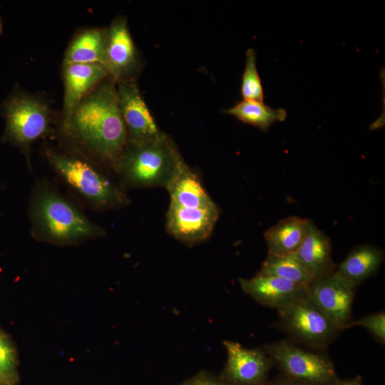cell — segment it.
<instances>
[{
	"mask_svg": "<svg viewBox=\"0 0 385 385\" xmlns=\"http://www.w3.org/2000/svg\"><path fill=\"white\" fill-rule=\"evenodd\" d=\"M384 258L381 249L369 244L359 245L349 252L335 272L356 288L378 272Z\"/></svg>",
	"mask_w": 385,
	"mask_h": 385,
	"instance_id": "2e32d148",
	"label": "cell"
},
{
	"mask_svg": "<svg viewBox=\"0 0 385 385\" xmlns=\"http://www.w3.org/2000/svg\"><path fill=\"white\" fill-rule=\"evenodd\" d=\"M48 158L64 180L95 207L111 208L126 202L122 191L88 163L53 153Z\"/></svg>",
	"mask_w": 385,
	"mask_h": 385,
	"instance_id": "5b68a950",
	"label": "cell"
},
{
	"mask_svg": "<svg viewBox=\"0 0 385 385\" xmlns=\"http://www.w3.org/2000/svg\"><path fill=\"white\" fill-rule=\"evenodd\" d=\"M355 289L334 271L313 279L306 287V298L342 331L352 320Z\"/></svg>",
	"mask_w": 385,
	"mask_h": 385,
	"instance_id": "ba28073f",
	"label": "cell"
},
{
	"mask_svg": "<svg viewBox=\"0 0 385 385\" xmlns=\"http://www.w3.org/2000/svg\"><path fill=\"white\" fill-rule=\"evenodd\" d=\"M227 360L221 378L231 385H258L265 381L272 361L264 348L249 349L224 341Z\"/></svg>",
	"mask_w": 385,
	"mask_h": 385,
	"instance_id": "30bf717a",
	"label": "cell"
},
{
	"mask_svg": "<svg viewBox=\"0 0 385 385\" xmlns=\"http://www.w3.org/2000/svg\"><path fill=\"white\" fill-rule=\"evenodd\" d=\"M2 33H3V24L1 21V19L0 17V34H2Z\"/></svg>",
	"mask_w": 385,
	"mask_h": 385,
	"instance_id": "83f0119b",
	"label": "cell"
},
{
	"mask_svg": "<svg viewBox=\"0 0 385 385\" xmlns=\"http://www.w3.org/2000/svg\"><path fill=\"white\" fill-rule=\"evenodd\" d=\"M6 136L26 147L49 130V112L45 104L31 96L15 95L5 104Z\"/></svg>",
	"mask_w": 385,
	"mask_h": 385,
	"instance_id": "52a82bcc",
	"label": "cell"
},
{
	"mask_svg": "<svg viewBox=\"0 0 385 385\" xmlns=\"http://www.w3.org/2000/svg\"><path fill=\"white\" fill-rule=\"evenodd\" d=\"M184 163L173 141L163 133L142 143L127 142L113 165L131 186L166 188Z\"/></svg>",
	"mask_w": 385,
	"mask_h": 385,
	"instance_id": "7a4b0ae2",
	"label": "cell"
},
{
	"mask_svg": "<svg viewBox=\"0 0 385 385\" xmlns=\"http://www.w3.org/2000/svg\"><path fill=\"white\" fill-rule=\"evenodd\" d=\"M245 293L261 304L277 309L306 298V287L278 277L260 272L249 279L239 278Z\"/></svg>",
	"mask_w": 385,
	"mask_h": 385,
	"instance_id": "4fadbf2b",
	"label": "cell"
},
{
	"mask_svg": "<svg viewBox=\"0 0 385 385\" xmlns=\"http://www.w3.org/2000/svg\"><path fill=\"white\" fill-rule=\"evenodd\" d=\"M263 348L272 364L297 381L305 385H333L338 380L332 361L319 351L285 339Z\"/></svg>",
	"mask_w": 385,
	"mask_h": 385,
	"instance_id": "277c9868",
	"label": "cell"
},
{
	"mask_svg": "<svg viewBox=\"0 0 385 385\" xmlns=\"http://www.w3.org/2000/svg\"><path fill=\"white\" fill-rule=\"evenodd\" d=\"M180 385H231L220 376L217 377L207 371H200Z\"/></svg>",
	"mask_w": 385,
	"mask_h": 385,
	"instance_id": "d4e9b609",
	"label": "cell"
},
{
	"mask_svg": "<svg viewBox=\"0 0 385 385\" xmlns=\"http://www.w3.org/2000/svg\"><path fill=\"white\" fill-rule=\"evenodd\" d=\"M362 379L360 376L346 380H337L333 385H361Z\"/></svg>",
	"mask_w": 385,
	"mask_h": 385,
	"instance_id": "484cf974",
	"label": "cell"
},
{
	"mask_svg": "<svg viewBox=\"0 0 385 385\" xmlns=\"http://www.w3.org/2000/svg\"><path fill=\"white\" fill-rule=\"evenodd\" d=\"M258 272L285 279L304 287L314 279L294 255L288 256L267 255Z\"/></svg>",
	"mask_w": 385,
	"mask_h": 385,
	"instance_id": "44dd1931",
	"label": "cell"
},
{
	"mask_svg": "<svg viewBox=\"0 0 385 385\" xmlns=\"http://www.w3.org/2000/svg\"><path fill=\"white\" fill-rule=\"evenodd\" d=\"M0 385H6V384L0 382Z\"/></svg>",
	"mask_w": 385,
	"mask_h": 385,
	"instance_id": "f546056e",
	"label": "cell"
},
{
	"mask_svg": "<svg viewBox=\"0 0 385 385\" xmlns=\"http://www.w3.org/2000/svg\"><path fill=\"white\" fill-rule=\"evenodd\" d=\"M310 221L298 216H290L268 229L264 234L268 248L267 255H294L305 237Z\"/></svg>",
	"mask_w": 385,
	"mask_h": 385,
	"instance_id": "e0dca14e",
	"label": "cell"
},
{
	"mask_svg": "<svg viewBox=\"0 0 385 385\" xmlns=\"http://www.w3.org/2000/svg\"><path fill=\"white\" fill-rule=\"evenodd\" d=\"M277 311L279 327L289 336L292 342L310 349H324L340 332L307 298Z\"/></svg>",
	"mask_w": 385,
	"mask_h": 385,
	"instance_id": "8992f818",
	"label": "cell"
},
{
	"mask_svg": "<svg viewBox=\"0 0 385 385\" xmlns=\"http://www.w3.org/2000/svg\"><path fill=\"white\" fill-rule=\"evenodd\" d=\"M18 356L14 342L0 327V382L16 385L19 379Z\"/></svg>",
	"mask_w": 385,
	"mask_h": 385,
	"instance_id": "7402d4cb",
	"label": "cell"
},
{
	"mask_svg": "<svg viewBox=\"0 0 385 385\" xmlns=\"http://www.w3.org/2000/svg\"><path fill=\"white\" fill-rule=\"evenodd\" d=\"M170 203L184 207H207L215 205L197 175L184 163L166 188Z\"/></svg>",
	"mask_w": 385,
	"mask_h": 385,
	"instance_id": "ac0fdd59",
	"label": "cell"
},
{
	"mask_svg": "<svg viewBox=\"0 0 385 385\" xmlns=\"http://www.w3.org/2000/svg\"><path fill=\"white\" fill-rule=\"evenodd\" d=\"M65 126L96 155L114 163L128 142L114 83L105 82L86 95L65 120Z\"/></svg>",
	"mask_w": 385,
	"mask_h": 385,
	"instance_id": "6da1fadb",
	"label": "cell"
},
{
	"mask_svg": "<svg viewBox=\"0 0 385 385\" xmlns=\"http://www.w3.org/2000/svg\"><path fill=\"white\" fill-rule=\"evenodd\" d=\"M258 385H270V384H268L265 381V382H263V383H262L260 384H258Z\"/></svg>",
	"mask_w": 385,
	"mask_h": 385,
	"instance_id": "f1b7e54d",
	"label": "cell"
},
{
	"mask_svg": "<svg viewBox=\"0 0 385 385\" xmlns=\"http://www.w3.org/2000/svg\"><path fill=\"white\" fill-rule=\"evenodd\" d=\"M33 230L36 236L56 244H71L105 235V230L85 217L57 192L38 191L31 207Z\"/></svg>",
	"mask_w": 385,
	"mask_h": 385,
	"instance_id": "3957f363",
	"label": "cell"
},
{
	"mask_svg": "<svg viewBox=\"0 0 385 385\" xmlns=\"http://www.w3.org/2000/svg\"><path fill=\"white\" fill-rule=\"evenodd\" d=\"M354 326L366 328L381 344L384 345L385 313L384 311L364 316L355 321L351 320L346 329Z\"/></svg>",
	"mask_w": 385,
	"mask_h": 385,
	"instance_id": "cb8c5ba5",
	"label": "cell"
},
{
	"mask_svg": "<svg viewBox=\"0 0 385 385\" xmlns=\"http://www.w3.org/2000/svg\"><path fill=\"white\" fill-rule=\"evenodd\" d=\"M240 91L244 100L263 102L264 92L257 68L256 53L252 48L246 52Z\"/></svg>",
	"mask_w": 385,
	"mask_h": 385,
	"instance_id": "603a6c76",
	"label": "cell"
},
{
	"mask_svg": "<svg viewBox=\"0 0 385 385\" xmlns=\"http://www.w3.org/2000/svg\"><path fill=\"white\" fill-rule=\"evenodd\" d=\"M220 211L216 204L207 207H184L169 205L166 214V230L175 239L196 244L211 235Z\"/></svg>",
	"mask_w": 385,
	"mask_h": 385,
	"instance_id": "8fae6325",
	"label": "cell"
},
{
	"mask_svg": "<svg viewBox=\"0 0 385 385\" xmlns=\"http://www.w3.org/2000/svg\"><path fill=\"white\" fill-rule=\"evenodd\" d=\"M274 385H305L289 377L278 379Z\"/></svg>",
	"mask_w": 385,
	"mask_h": 385,
	"instance_id": "4316f807",
	"label": "cell"
},
{
	"mask_svg": "<svg viewBox=\"0 0 385 385\" xmlns=\"http://www.w3.org/2000/svg\"><path fill=\"white\" fill-rule=\"evenodd\" d=\"M104 66L116 83L132 79L138 68L135 46L123 18L114 20L107 30Z\"/></svg>",
	"mask_w": 385,
	"mask_h": 385,
	"instance_id": "7c38bea8",
	"label": "cell"
},
{
	"mask_svg": "<svg viewBox=\"0 0 385 385\" xmlns=\"http://www.w3.org/2000/svg\"><path fill=\"white\" fill-rule=\"evenodd\" d=\"M225 113L235 116L244 123L267 131L276 122L286 119L287 111L283 108L274 109L263 102L242 100Z\"/></svg>",
	"mask_w": 385,
	"mask_h": 385,
	"instance_id": "ffe728a7",
	"label": "cell"
},
{
	"mask_svg": "<svg viewBox=\"0 0 385 385\" xmlns=\"http://www.w3.org/2000/svg\"><path fill=\"white\" fill-rule=\"evenodd\" d=\"M107 76L108 73L101 63H75L64 66L65 120L87 95V92Z\"/></svg>",
	"mask_w": 385,
	"mask_h": 385,
	"instance_id": "9a60e30c",
	"label": "cell"
},
{
	"mask_svg": "<svg viewBox=\"0 0 385 385\" xmlns=\"http://www.w3.org/2000/svg\"><path fill=\"white\" fill-rule=\"evenodd\" d=\"M117 84L118 106L127 130L128 142L142 143L160 136L163 133L157 125L135 81L128 79Z\"/></svg>",
	"mask_w": 385,
	"mask_h": 385,
	"instance_id": "9c48e42d",
	"label": "cell"
},
{
	"mask_svg": "<svg viewBox=\"0 0 385 385\" xmlns=\"http://www.w3.org/2000/svg\"><path fill=\"white\" fill-rule=\"evenodd\" d=\"M294 256L314 279L329 274L337 268L330 238L312 220Z\"/></svg>",
	"mask_w": 385,
	"mask_h": 385,
	"instance_id": "5bb4252c",
	"label": "cell"
},
{
	"mask_svg": "<svg viewBox=\"0 0 385 385\" xmlns=\"http://www.w3.org/2000/svg\"><path fill=\"white\" fill-rule=\"evenodd\" d=\"M107 31L91 29L76 37L68 46L64 66L75 63H101L104 66Z\"/></svg>",
	"mask_w": 385,
	"mask_h": 385,
	"instance_id": "d6986e66",
	"label": "cell"
}]
</instances>
